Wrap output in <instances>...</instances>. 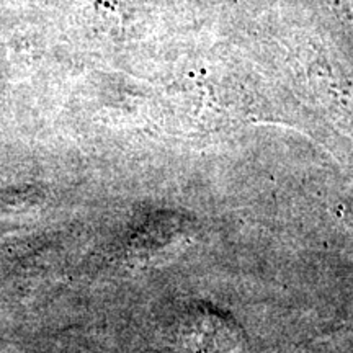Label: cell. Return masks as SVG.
<instances>
[{
  "label": "cell",
  "mask_w": 353,
  "mask_h": 353,
  "mask_svg": "<svg viewBox=\"0 0 353 353\" xmlns=\"http://www.w3.org/2000/svg\"><path fill=\"white\" fill-rule=\"evenodd\" d=\"M187 330L185 341L196 353H229L241 343L239 330L214 314L196 316Z\"/></svg>",
  "instance_id": "1"
},
{
  "label": "cell",
  "mask_w": 353,
  "mask_h": 353,
  "mask_svg": "<svg viewBox=\"0 0 353 353\" xmlns=\"http://www.w3.org/2000/svg\"><path fill=\"white\" fill-rule=\"evenodd\" d=\"M337 214L341 216L343 221H345V223L348 224V228L353 229V206H350V205L339 206Z\"/></svg>",
  "instance_id": "2"
}]
</instances>
